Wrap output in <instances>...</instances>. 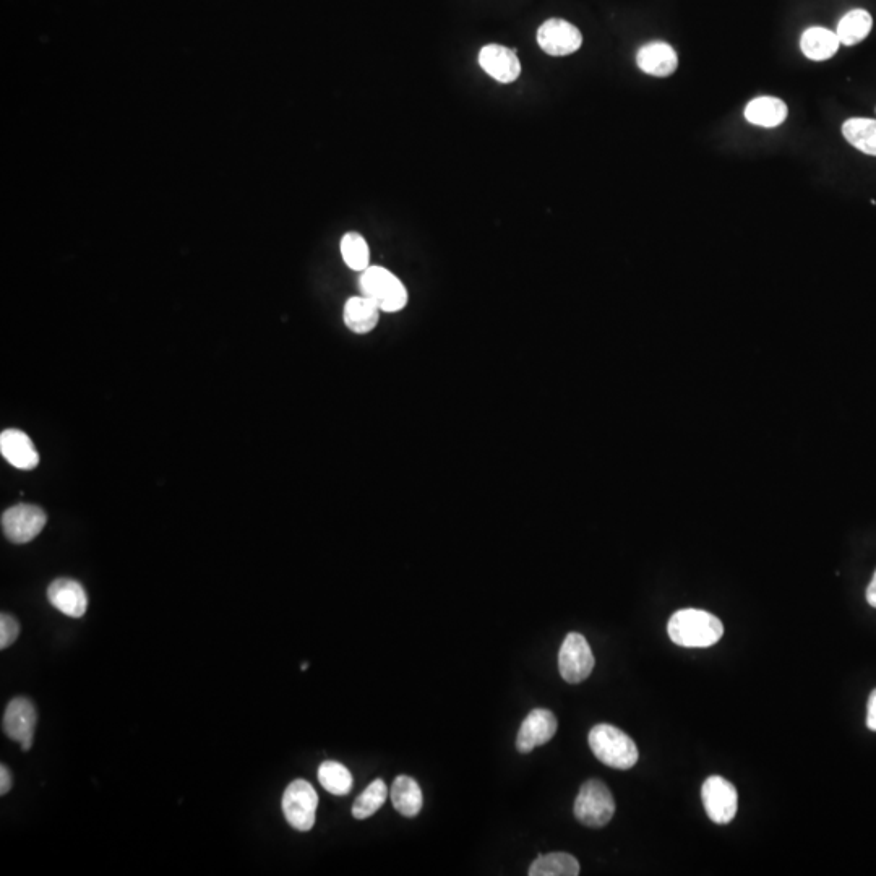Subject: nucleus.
<instances>
[{"label": "nucleus", "mask_w": 876, "mask_h": 876, "mask_svg": "<svg viewBox=\"0 0 876 876\" xmlns=\"http://www.w3.org/2000/svg\"><path fill=\"white\" fill-rule=\"evenodd\" d=\"M667 633L682 648H709L721 640L724 625L706 610L682 609L670 617Z\"/></svg>", "instance_id": "f257e3e1"}, {"label": "nucleus", "mask_w": 876, "mask_h": 876, "mask_svg": "<svg viewBox=\"0 0 876 876\" xmlns=\"http://www.w3.org/2000/svg\"><path fill=\"white\" fill-rule=\"evenodd\" d=\"M588 742L597 760L609 768L630 769L640 758L635 740L610 724L594 726L589 732Z\"/></svg>", "instance_id": "f03ea898"}, {"label": "nucleus", "mask_w": 876, "mask_h": 876, "mask_svg": "<svg viewBox=\"0 0 876 876\" xmlns=\"http://www.w3.org/2000/svg\"><path fill=\"white\" fill-rule=\"evenodd\" d=\"M359 288L362 296L369 297L378 305V309L387 314L400 312L408 304V291L404 284L387 268L369 267L362 271Z\"/></svg>", "instance_id": "7ed1b4c3"}, {"label": "nucleus", "mask_w": 876, "mask_h": 876, "mask_svg": "<svg viewBox=\"0 0 876 876\" xmlns=\"http://www.w3.org/2000/svg\"><path fill=\"white\" fill-rule=\"evenodd\" d=\"M576 820L581 825L589 828H602L609 825L614 818L615 800L609 787L599 779H589L581 786L576 795L575 807Z\"/></svg>", "instance_id": "20e7f679"}, {"label": "nucleus", "mask_w": 876, "mask_h": 876, "mask_svg": "<svg viewBox=\"0 0 876 876\" xmlns=\"http://www.w3.org/2000/svg\"><path fill=\"white\" fill-rule=\"evenodd\" d=\"M318 795L310 782L296 779L289 784L283 795V813L292 828L307 833L314 828L317 815Z\"/></svg>", "instance_id": "39448f33"}, {"label": "nucleus", "mask_w": 876, "mask_h": 876, "mask_svg": "<svg viewBox=\"0 0 876 876\" xmlns=\"http://www.w3.org/2000/svg\"><path fill=\"white\" fill-rule=\"evenodd\" d=\"M594 654L588 640L580 633H568L560 646L559 670L568 683H581L593 672Z\"/></svg>", "instance_id": "423d86ee"}, {"label": "nucleus", "mask_w": 876, "mask_h": 876, "mask_svg": "<svg viewBox=\"0 0 876 876\" xmlns=\"http://www.w3.org/2000/svg\"><path fill=\"white\" fill-rule=\"evenodd\" d=\"M701 800L705 805L706 815L716 825H729L734 820L739 808V794L732 782L721 776H711L706 779L701 789Z\"/></svg>", "instance_id": "0eeeda50"}, {"label": "nucleus", "mask_w": 876, "mask_h": 876, "mask_svg": "<svg viewBox=\"0 0 876 876\" xmlns=\"http://www.w3.org/2000/svg\"><path fill=\"white\" fill-rule=\"evenodd\" d=\"M46 523L48 516L43 508L28 503H18L15 507L5 510L2 515L5 537L13 544H26L33 541L43 531Z\"/></svg>", "instance_id": "6e6552de"}, {"label": "nucleus", "mask_w": 876, "mask_h": 876, "mask_svg": "<svg viewBox=\"0 0 876 876\" xmlns=\"http://www.w3.org/2000/svg\"><path fill=\"white\" fill-rule=\"evenodd\" d=\"M537 43L552 57L570 56L583 44L581 31L562 18H550L537 30Z\"/></svg>", "instance_id": "1a4fd4ad"}, {"label": "nucleus", "mask_w": 876, "mask_h": 876, "mask_svg": "<svg viewBox=\"0 0 876 876\" xmlns=\"http://www.w3.org/2000/svg\"><path fill=\"white\" fill-rule=\"evenodd\" d=\"M36 708L28 698H13L5 708L4 734L13 742L20 743L23 750L28 752L35 743Z\"/></svg>", "instance_id": "9d476101"}, {"label": "nucleus", "mask_w": 876, "mask_h": 876, "mask_svg": "<svg viewBox=\"0 0 876 876\" xmlns=\"http://www.w3.org/2000/svg\"><path fill=\"white\" fill-rule=\"evenodd\" d=\"M557 734V718L549 709H533L524 718L516 737V748L520 753L533 752L534 748L546 745Z\"/></svg>", "instance_id": "9b49d317"}, {"label": "nucleus", "mask_w": 876, "mask_h": 876, "mask_svg": "<svg viewBox=\"0 0 876 876\" xmlns=\"http://www.w3.org/2000/svg\"><path fill=\"white\" fill-rule=\"evenodd\" d=\"M479 65L489 77L503 85L516 82L521 75V62L516 52L500 44L484 46L479 52Z\"/></svg>", "instance_id": "f8f14e48"}, {"label": "nucleus", "mask_w": 876, "mask_h": 876, "mask_svg": "<svg viewBox=\"0 0 876 876\" xmlns=\"http://www.w3.org/2000/svg\"><path fill=\"white\" fill-rule=\"evenodd\" d=\"M48 599L62 614L80 619L88 609V596L82 584L70 578H59L49 584Z\"/></svg>", "instance_id": "ddd939ff"}, {"label": "nucleus", "mask_w": 876, "mask_h": 876, "mask_svg": "<svg viewBox=\"0 0 876 876\" xmlns=\"http://www.w3.org/2000/svg\"><path fill=\"white\" fill-rule=\"evenodd\" d=\"M0 451H2L5 460L9 461L15 468L31 471L38 466V451L31 442V438L22 430H4L0 435Z\"/></svg>", "instance_id": "4468645a"}, {"label": "nucleus", "mask_w": 876, "mask_h": 876, "mask_svg": "<svg viewBox=\"0 0 876 876\" xmlns=\"http://www.w3.org/2000/svg\"><path fill=\"white\" fill-rule=\"evenodd\" d=\"M636 65L653 77H670L677 70V52L666 43H649L636 54Z\"/></svg>", "instance_id": "2eb2a0df"}, {"label": "nucleus", "mask_w": 876, "mask_h": 876, "mask_svg": "<svg viewBox=\"0 0 876 876\" xmlns=\"http://www.w3.org/2000/svg\"><path fill=\"white\" fill-rule=\"evenodd\" d=\"M380 312L382 310L378 309V305L370 301L369 297H351L344 305V323L357 335H365L377 327Z\"/></svg>", "instance_id": "dca6fc26"}, {"label": "nucleus", "mask_w": 876, "mask_h": 876, "mask_svg": "<svg viewBox=\"0 0 876 876\" xmlns=\"http://www.w3.org/2000/svg\"><path fill=\"white\" fill-rule=\"evenodd\" d=\"M841 41L836 31H829L821 26L808 28L800 39V49L810 61H828L838 52Z\"/></svg>", "instance_id": "f3484780"}, {"label": "nucleus", "mask_w": 876, "mask_h": 876, "mask_svg": "<svg viewBox=\"0 0 876 876\" xmlns=\"http://www.w3.org/2000/svg\"><path fill=\"white\" fill-rule=\"evenodd\" d=\"M787 112H789L787 104L781 99L761 96V98H755L747 104L745 119L758 127L773 129L786 121Z\"/></svg>", "instance_id": "a211bd4d"}, {"label": "nucleus", "mask_w": 876, "mask_h": 876, "mask_svg": "<svg viewBox=\"0 0 876 876\" xmlns=\"http://www.w3.org/2000/svg\"><path fill=\"white\" fill-rule=\"evenodd\" d=\"M390 794L396 812L406 818H414L421 812L424 799H422L421 786L417 784L416 779L398 776L391 786Z\"/></svg>", "instance_id": "6ab92c4d"}, {"label": "nucleus", "mask_w": 876, "mask_h": 876, "mask_svg": "<svg viewBox=\"0 0 876 876\" xmlns=\"http://www.w3.org/2000/svg\"><path fill=\"white\" fill-rule=\"evenodd\" d=\"M528 873L529 876H576L580 875V862L565 852L539 854Z\"/></svg>", "instance_id": "aec40b11"}, {"label": "nucleus", "mask_w": 876, "mask_h": 876, "mask_svg": "<svg viewBox=\"0 0 876 876\" xmlns=\"http://www.w3.org/2000/svg\"><path fill=\"white\" fill-rule=\"evenodd\" d=\"M872 26V15L867 10L855 9L842 17L836 35L844 46H855L870 35Z\"/></svg>", "instance_id": "412c9836"}, {"label": "nucleus", "mask_w": 876, "mask_h": 876, "mask_svg": "<svg viewBox=\"0 0 876 876\" xmlns=\"http://www.w3.org/2000/svg\"><path fill=\"white\" fill-rule=\"evenodd\" d=\"M842 135L865 155L876 156V121L855 117L842 125Z\"/></svg>", "instance_id": "4be33fe9"}, {"label": "nucleus", "mask_w": 876, "mask_h": 876, "mask_svg": "<svg viewBox=\"0 0 876 876\" xmlns=\"http://www.w3.org/2000/svg\"><path fill=\"white\" fill-rule=\"evenodd\" d=\"M318 781L333 795H348L353 789V774L338 761H325L318 768Z\"/></svg>", "instance_id": "5701e85b"}, {"label": "nucleus", "mask_w": 876, "mask_h": 876, "mask_svg": "<svg viewBox=\"0 0 876 876\" xmlns=\"http://www.w3.org/2000/svg\"><path fill=\"white\" fill-rule=\"evenodd\" d=\"M341 255L346 265L354 271H364L370 267L369 245L357 232H348L341 239Z\"/></svg>", "instance_id": "b1692460"}, {"label": "nucleus", "mask_w": 876, "mask_h": 876, "mask_svg": "<svg viewBox=\"0 0 876 876\" xmlns=\"http://www.w3.org/2000/svg\"><path fill=\"white\" fill-rule=\"evenodd\" d=\"M388 789L387 784L382 779H375L359 797L353 805V816L356 820H367L370 816L377 813L382 808L383 803L387 800Z\"/></svg>", "instance_id": "393cba45"}, {"label": "nucleus", "mask_w": 876, "mask_h": 876, "mask_svg": "<svg viewBox=\"0 0 876 876\" xmlns=\"http://www.w3.org/2000/svg\"><path fill=\"white\" fill-rule=\"evenodd\" d=\"M20 635V623L12 615H0V649H7Z\"/></svg>", "instance_id": "a878e982"}, {"label": "nucleus", "mask_w": 876, "mask_h": 876, "mask_svg": "<svg viewBox=\"0 0 876 876\" xmlns=\"http://www.w3.org/2000/svg\"><path fill=\"white\" fill-rule=\"evenodd\" d=\"M867 727L873 732H876V688L868 696L867 705Z\"/></svg>", "instance_id": "bb28decb"}, {"label": "nucleus", "mask_w": 876, "mask_h": 876, "mask_svg": "<svg viewBox=\"0 0 876 876\" xmlns=\"http://www.w3.org/2000/svg\"><path fill=\"white\" fill-rule=\"evenodd\" d=\"M12 789V774L7 766L0 768V795H7Z\"/></svg>", "instance_id": "cd10ccee"}, {"label": "nucleus", "mask_w": 876, "mask_h": 876, "mask_svg": "<svg viewBox=\"0 0 876 876\" xmlns=\"http://www.w3.org/2000/svg\"><path fill=\"white\" fill-rule=\"evenodd\" d=\"M867 602L876 609V572L867 588Z\"/></svg>", "instance_id": "c85d7f7f"}]
</instances>
